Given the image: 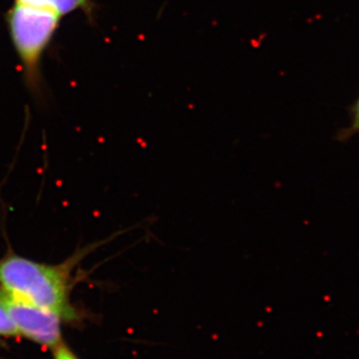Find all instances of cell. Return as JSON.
<instances>
[{"mask_svg":"<svg viewBox=\"0 0 359 359\" xmlns=\"http://www.w3.org/2000/svg\"><path fill=\"white\" fill-rule=\"evenodd\" d=\"M54 359H79L75 355L73 351H71L69 347L63 344H61L57 348L54 349Z\"/></svg>","mask_w":359,"mask_h":359,"instance_id":"7","label":"cell"},{"mask_svg":"<svg viewBox=\"0 0 359 359\" xmlns=\"http://www.w3.org/2000/svg\"><path fill=\"white\" fill-rule=\"evenodd\" d=\"M349 113H351V124L346 128L340 130L339 133L337 134V139L340 142L349 140L351 137L359 134V96L349 108Z\"/></svg>","mask_w":359,"mask_h":359,"instance_id":"5","label":"cell"},{"mask_svg":"<svg viewBox=\"0 0 359 359\" xmlns=\"http://www.w3.org/2000/svg\"><path fill=\"white\" fill-rule=\"evenodd\" d=\"M28 4L49 9L61 18L77 11L88 14L92 11L91 0H30Z\"/></svg>","mask_w":359,"mask_h":359,"instance_id":"4","label":"cell"},{"mask_svg":"<svg viewBox=\"0 0 359 359\" xmlns=\"http://www.w3.org/2000/svg\"><path fill=\"white\" fill-rule=\"evenodd\" d=\"M0 301L11 314L18 335H22L51 351L63 344L61 332L63 318L60 314L34 304L16 301L1 292Z\"/></svg>","mask_w":359,"mask_h":359,"instance_id":"3","label":"cell"},{"mask_svg":"<svg viewBox=\"0 0 359 359\" xmlns=\"http://www.w3.org/2000/svg\"><path fill=\"white\" fill-rule=\"evenodd\" d=\"M15 2H22V4H28L30 0H15Z\"/></svg>","mask_w":359,"mask_h":359,"instance_id":"8","label":"cell"},{"mask_svg":"<svg viewBox=\"0 0 359 359\" xmlns=\"http://www.w3.org/2000/svg\"><path fill=\"white\" fill-rule=\"evenodd\" d=\"M18 332L11 314L0 301V337H18Z\"/></svg>","mask_w":359,"mask_h":359,"instance_id":"6","label":"cell"},{"mask_svg":"<svg viewBox=\"0 0 359 359\" xmlns=\"http://www.w3.org/2000/svg\"><path fill=\"white\" fill-rule=\"evenodd\" d=\"M61 18L34 4L14 2L6 15L9 35L20 59L26 84L36 91L40 87V65Z\"/></svg>","mask_w":359,"mask_h":359,"instance_id":"2","label":"cell"},{"mask_svg":"<svg viewBox=\"0 0 359 359\" xmlns=\"http://www.w3.org/2000/svg\"><path fill=\"white\" fill-rule=\"evenodd\" d=\"M70 266L37 263L20 255H6L0 259V292L16 301L50 309L63 318H72Z\"/></svg>","mask_w":359,"mask_h":359,"instance_id":"1","label":"cell"}]
</instances>
